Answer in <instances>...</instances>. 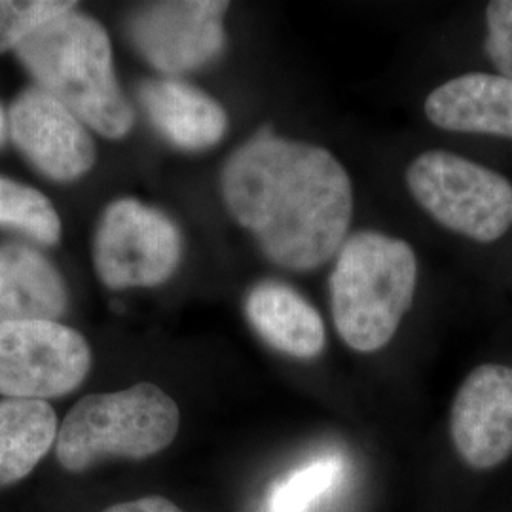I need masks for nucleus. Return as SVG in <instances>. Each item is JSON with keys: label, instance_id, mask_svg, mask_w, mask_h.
Returning a JSON list of instances; mask_svg holds the SVG:
<instances>
[{"label": "nucleus", "instance_id": "obj_1", "mask_svg": "<svg viewBox=\"0 0 512 512\" xmlns=\"http://www.w3.org/2000/svg\"><path fill=\"white\" fill-rule=\"evenodd\" d=\"M220 188L230 215L281 268L315 270L348 236L353 188L327 148L264 128L226 160Z\"/></svg>", "mask_w": 512, "mask_h": 512}, {"label": "nucleus", "instance_id": "obj_2", "mask_svg": "<svg viewBox=\"0 0 512 512\" xmlns=\"http://www.w3.org/2000/svg\"><path fill=\"white\" fill-rule=\"evenodd\" d=\"M14 54L38 88L54 95L93 131L126 137L135 114L112 65V46L97 19L69 10L40 25Z\"/></svg>", "mask_w": 512, "mask_h": 512}, {"label": "nucleus", "instance_id": "obj_3", "mask_svg": "<svg viewBox=\"0 0 512 512\" xmlns=\"http://www.w3.org/2000/svg\"><path fill=\"white\" fill-rule=\"evenodd\" d=\"M418 260L404 239L359 232L344 241L330 274V310L340 338L355 351L385 348L416 293Z\"/></svg>", "mask_w": 512, "mask_h": 512}, {"label": "nucleus", "instance_id": "obj_4", "mask_svg": "<svg viewBox=\"0 0 512 512\" xmlns=\"http://www.w3.org/2000/svg\"><path fill=\"white\" fill-rule=\"evenodd\" d=\"M181 410L154 384L93 393L74 404L59 425L55 458L74 473H86L107 459L152 458L177 439Z\"/></svg>", "mask_w": 512, "mask_h": 512}, {"label": "nucleus", "instance_id": "obj_5", "mask_svg": "<svg viewBox=\"0 0 512 512\" xmlns=\"http://www.w3.org/2000/svg\"><path fill=\"white\" fill-rule=\"evenodd\" d=\"M414 200L459 236L492 243L512 224V184L463 156L429 150L406 169Z\"/></svg>", "mask_w": 512, "mask_h": 512}, {"label": "nucleus", "instance_id": "obj_6", "mask_svg": "<svg viewBox=\"0 0 512 512\" xmlns=\"http://www.w3.org/2000/svg\"><path fill=\"white\" fill-rule=\"evenodd\" d=\"M181 256V232L160 209L126 198L103 211L93 238V264L105 287H158L175 274Z\"/></svg>", "mask_w": 512, "mask_h": 512}, {"label": "nucleus", "instance_id": "obj_7", "mask_svg": "<svg viewBox=\"0 0 512 512\" xmlns=\"http://www.w3.org/2000/svg\"><path fill=\"white\" fill-rule=\"evenodd\" d=\"M90 370L92 349L78 330L59 321L0 323V397H65Z\"/></svg>", "mask_w": 512, "mask_h": 512}, {"label": "nucleus", "instance_id": "obj_8", "mask_svg": "<svg viewBox=\"0 0 512 512\" xmlns=\"http://www.w3.org/2000/svg\"><path fill=\"white\" fill-rule=\"evenodd\" d=\"M228 6L219 0L150 2L131 14L129 38L154 69L190 73L224 50L222 18Z\"/></svg>", "mask_w": 512, "mask_h": 512}, {"label": "nucleus", "instance_id": "obj_9", "mask_svg": "<svg viewBox=\"0 0 512 512\" xmlns=\"http://www.w3.org/2000/svg\"><path fill=\"white\" fill-rule=\"evenodd\" d=\"M10 137L27 162L57 183L92 171L97 150L88 126L38 86L19 93L8 110Z\"/></svg>", "mask_w": 512, "mask_h": 512}, {"label": "nucleus", "instance_id": "obj_10", "mask_svg": "<svg viewBox=\"0 0 512 512\" xmlns=\"http://www.w3.org/2000/svg\"><path fill=\"white\" fill-rule=\"evenodd\" d=\"M450 435L459 458L488 471L512 456V366L475 368L454 397Z\"/></svg>", "mask_w": 512, "mask_h": 512}, {"label": "nucleus", "instance_id": "obj_11", "mask_svg": "<svg viewBox=\"0 0 512 512\" xmlns=\"http://www.w3.org/2000/svg\"><path fill=\"white\" fill-rule=\"evenodd\" d=\"M425 114L446 131L512 139V82L501 74H463L429 93Z\"/></svg>", "mask_w": 512, "mask_h": 512}, {"label": "nucleus", "instance_id": "obj_12", "mask_svg": "<svg viewBox=\"0 0 512 512\" xmlns=\"http://www.w3.org/2000/svg\"><path fill=\"white\" fill-rule=\"evenodd\" d=\"M139 103L154 129L181 150L215 147L228 129V116L219 103L181 80L145 82Z\"/></svg>", "mask_w": 512, "mask_h": 512}, {"label": "nucleus", "instance_id": "obj_13", "mask_svg": "<svg viewBox=\"0 0 512 512\" xmlns=\"http://www.w3.org/2000/svg\"><path fill=\"white\" fill-rule=\"evenodd\" d=\"M69 304L54 264L23 243L0 247V323L57 321Z\"/></svg>", "mask_w": 512, "mask_h": 512}, {"label": "nucleus", "instance_id": "obj_14", "mask_svg": "<svg viewBox=\"0 0 512 512\" xmlns=\"http://www.w3.org/2000/svg\"><path fill=\"white\" fill-rule=\"evenodd\" d=\"M245 315L270 348L294 359H315L327 344L323 317L289 285L275 281L256 285L245 300Z\"/></svg>", "mask_w": 512, "mask_h": 512}, {"label": "nucleus", "instance_id": "obj_15", "mask_svg": "<svg viewBox=\"0 0 512 512\" xmlns=\"http://www.w3.org/2000/svg\"><path fill=\"white\" fill-rule=\"evenodd\" d=\"M59 423L52 404L29 399L0 401V490L31 475L55 448Z\"/></svg>", "mask_w": 512, "mask_h": 512}, {"label": "nucleus", "instance_id": "obj_16", "mask_svg": "<svg viewBox=\"0 0 512 512\" xmlns=\"http://www.w3.org/2000/svg\"><path fill=\"white\" fill-rule=\"evenodd\" d=\"M0 226L42 245H57L61 239V220L52 202L37 188L6 177H0Z\"/></svg>", "mask_w": 512, "mask_h": 512}, {"label": "nucleus", "instance_id": "obj_17", "mask_svg": "<svg viewBox=\"0 0 512 512\" xmlns=\"http://www.w3.org/2000/svg\"><path fill=\"white\" fill-rule=\"evenodd\" d=\"M342 469L344 463L334 456L302 465L275 482L266 499V512H310L321 497L334 490Z\"/></svg>", "mask_w": 512, "mask_h": 512}, {"label": "nucleus", "instance_id": "obj_18", "mask_svg": "<svg viewBox=\"0 0 512 512\" xmlns=\"http://www.w3.org/2000/svg\"><path fill=\"white\" fill-rule=\"evenodd\" d=\"M74 8L71 0H0V54L16 52L40 25Z\"/></svg>", "mask_w": 512, "mask_h": 512}, {"label": "nucleus", "instance_id": "obj_19", "mask_svg": "<svg viewBox=\"0 0 512 512\" xmlns=\"http://www.w3.org/2000/svg\"><path fill=\"white\" fill-rule=\"evenodd\" d=\"M486 19V54L501 76L512 82V0L490 2Z\"/></svg>", "mask_w": 512, "mask_h": 512}, {"label": "nucleus", "instance_id": "obj_20", "mask_svg": "<svg viewBox=\"0 0 512 512\" xmlns=\"http://www.w3.org/2000/svg\"><path fill=\"white\" fill-rule=\"evenodd\" d=\"M103 512H184L181 507H177L173 501L160 497V495H148L141 499L133 501H124L116 503Z\"/></svg>", "mask_w": 512, "mask_h": 512}, {"label": "nucleus", "instance_id": "obj_21", "mask_svg": "<svg viewBox=\"0 0 512 512\" xmlns=\"http://www.w3.org/2000/svg\"><path fill=\"white\" fill-rule=\"evenodd\" d=\"M10 133V126H8V114L2 109L0 105V147L6 143V137Z\"/></svg>", "mask_w": 512, "mask_h": 512}]
</instances>
